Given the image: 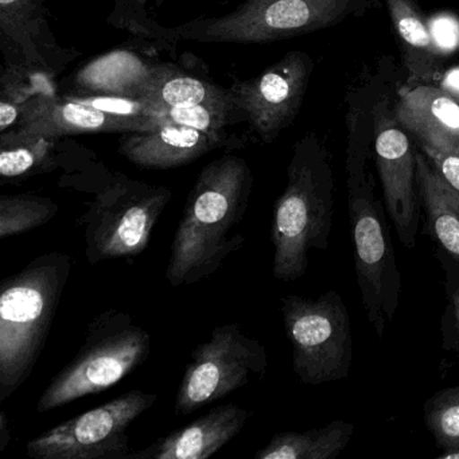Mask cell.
Instances as JSON below:
<instances>
[{"label":"cell","mask_w":459,"mask_h":459,"mask_svg":"<svg viewBox=\"0 0 459 459\" xmlns=\"http://www.w3.org/2000/svg\"><path fill=\"white\" fill-rule=\"evenodd\" d=\"M403 84L400 71L391 56H383L373 65L365 66L346 93V173L348 190L359 186L369 171L373 155L375 107L381 96L394 85Z\"/></svg>","instance_id":"15"},{"label":"cell","mask_w":459,"mask_h":459,"mask_svg":"<svg viewBox=\"0 0 459 459\" xmlns=\"http://www.w3.org/2000/svg\"><path fill=\"white\" fill-rule=\"evenodd\" d=\"M152 345V335L130 314L103 311L88 325L76 356L42 392L37 411L48 412L111 388L149 359Z\"/></svg>","instance_id":"6"},{"label":"cell","mask_w":459,"mask_h":459,"mask_svg":"<svg viewBox=\"0 0 459 459\" xmlns=\"http://www.w3.org/2000/svg\"><path fill=\"white\" fill-rule=\"evenodd\" d=\"M254 173L244 158L227 152L198 174L171 243L166 279L171 287L211 278L240 251L238 227L249 205Z\"/></svg>","instance_id":"1"},{"label":"cell","mask_w":459,"mask_h":459,"mask_svg":"<svg viewBox=\"0 0 459 459\" xmlns=\"http://www.w3.org/2000/svg\"><path fill=\"white\" fill-rule=\"evenodd\" d=\"M56 74L4 65L0 77V134L20 125L23 108L41 95L57 93Z\"/></svg>","instance_id":"25"},{"label":"cell","mask_w":459,"mask_h":459,"mask_svg":"<svg viewBox=\"0 0 459 459\" xmlns=\"http://www.w3.org/2000/svg\"><path fill=\"white\" fill-rule=\"evenodd\" d=\"M60 184L92 195L88 211L77 220L84 230L85 256L91 265L141 255L173 200L170 187L130 178L91 160L61 177Z\"/></svg>","instance_id":"2"},{"label":"cell","mask_w":459,"mask_h":459,"mask_svg":"<svg viewBox=\"0 0 459 459\" xmlns=\"http://www.w3.org/2000/svg\"><path fill=\"white\" fill-rule=\"evenodd\" d=\"M453 307H454V316H455L456 325H458L459 329V291H456L453 297Z\"/></svg>","instance_id":"34"},{"label":"cell","mask_w":459,"mask_h":459,"mask_svg":"<svg viewBox=\"0 0 459 459\" xmlns=\"http://www.w3.org/2000/svg\"><path fill=\"white\" fill-rule=\"evenodd\" d=\"M348 192L357 283L369 324L381 338L399 302V271L372 174Z\"/></svg>","instance_id":"9"},{"label":"cell","mask_w":459,"mask_h":459,"mask_svg":"<svg viewBox=\"0 0 459 459\" xmlns=\"http://www.w3.org/2000/svg\"><path fill=\"white\" fill-rule=\"evenodd\" d=\"M0 48L4 65L57 76L77 57L56 41L48 22L47 0H0Z\"/></svg>","instance_id":"13"},{"label":"cell","mask_w":459,"mask_h":459,"mask_svg":"<svg viewBox=\"0 0 459 459\" xmlns=\"http://www.w3.org/2000/svg\"><path fill=\"white\" fill-rule=\"evenodd\" d=\"M394 111L419 146L459 152V101L440 85L399 88Z\"/></svg>","instance_id":"17"},{"label":"cell","mask_w":459,"mask_h":459,"mask_svg":"<svg viewBox=\"0 0 459 459\" xmlns=\"http://www.w3.org/2000/svg\"><path fill=\"white\" fill-rule=\"evenodd\" d=\"M353 431V424L334 420L307 431L281 432L255 459H333L351 442Z\"/></svg>","instance_id":"24"},{"label":"cell","mask_w":459,"mask_h":459,"mask_svg":"<svg viewBox=\"0 0 459 459\" xmlns=\"http://www.w3.org/2000/svg\"><path fill=\"white\" fill-rule=\"evenodd\" d=\"M439 459H459V448L455 450H443L440 455H437Z\"/></svg>","instance_id":"33"},{"label":"cell","mask_w":459,"mask_h":459,"mask_svg":"<svg viewBox=\"0 0 459 459\" xmlns=\"http://www.w3.org/2000/svg\"><path fill=\"white\" fill-rule=\"evenodd\" d=\"M152 56L117 49L95 58L72 77L71 96H115L138 100L155 66Z\"/></svg>","instance_id":"21"},{"label":"cell","mask_w":459,"mask_h":459,"mask_svg":"<svg viewBox=\"0 0 459 459\" xmlns=\"http://www.w3.org/2000/svg\"><path fill=\"white\" fill-rule=\"evenodd\" d=\"M426 421L443 450L459 448V386L445 389L427 403Z\"/></svg>","instance_id":"29"},{"label":"cell","mask_w":459,"mask_h":459,"mask_svg":"<svg viewBox=\"0 0 459 459\" xmlns=\"http://www.w3.org/2000/svg\"><path fill=\"white\" fill-rule=\"evenodd\" d=\"M244 143V139L227 133L209 134L168 123L152 131L123 134L119 152L139 168L168 170L189 165L214 150L241 149Z\"/></svg>","instance_id":"16"},{"label":"cell","mask_w":459,"mask_h":459,"mask_svg":"<svg viewBox=\"0 0 459 459\" xmlns=\"http://www.w3.org/2000/svg\"><path fill=\"white\" fill-rule=\"evenodd\" d=\"M12 440V432L9 429V419H7L6 412L0 410V453H4Z\"/></svg>","instance_id":"32"},{"label":"cell","mask_w":459,"mask_h":459,"mask_svg":"<svg viewBox=\"0 0 459 459\" xmlns=\"http://www.w3.org/2000/svg\"><path fill=\"white\" fill-rule=\"evenodd\" d=\"M402 84L386 91L375 107L373 158L383 187L384 204L402 244L415 246L419 225L416 150L397 120L394 104Z\"/></svg>","instance_id":"11"},{"label":"cell","mask_w":459,"mask_h":459,"mask_svg":"<svg viewBox=\"0 0 459 459\" xmlns=\"http://www.w3.org/2000/svg\"><path fill=\"white\" fill-rule=\"evenodd\" d=\"M249 412L236 404L212 408L189 426L182 427L157 440L127 459H206L221 450L240 434Z\"/></svg>","instance_id":"18"},{"label":"cell","mask_w":459,"mask_h":459,"mask_svg":"<svg viewBox=\"0 0 459 459\" xmlns=\"http://www.w3.org/2000/svg\"><path fill=\"white\" fill-rule=\"evenodd\" d=\"M405 71L402 90L437 84L443 74L440 53L416 0H384Z\"/></svg>","instance_id":"20"},{"label":"cell","mask_w":459,"mask_h":459,"mask_svg":"<svg viewBox=\"0 0 459 459\" xmlns=\"http://www.w3.org/2000/svg\"><path fill=\"white\" fill-rule=\"evenodd\" d=\"M313 72L311 56L292 50L259 76H232L233 103L247 115L249 127L263 143H273L297 119Z\"/></svg>","instance_id":"12"},{"label":"cell","mask_w":459,"mask_h":459,"mask_svg":"<svg viewBox=\"0 0 459 459\" xmlns=\"http://www.w3.org/2000/svg\"><path fill=\"white\" fill-rule=\"evenodd\" d=\"M416 177L429 230L459 264V195L437 174L421 150L416 152Z\"/></svg>","instance_id":"23"},{"label":"cell","mask_w":459,"mask_h":459,"mask_svg":"<svg viewBox=\"0 0 459 459\" xmlns=\"http://www.w3.org/2000/svg\"><path fill=\"white\" fill-rule=\"evenodd\" d=\"M166 122L186 126L209 134H224L230 126L248 122V117L232 101L197 104L163 111Z\"/></svg>","instance_id":"28"},{"label":"cell","mask_w":459,"mask_h":459,"mask_svg":"<svg viewBox=\"0 0 459 459\" xmlns=\"http://www.w3.org/2000/svg\"><path fill=\"white\" fill-rule=\"evenodd\" d=\"M163 2L165 0H112L114 6L107 21L115 29L133 34L143 44L177 57L179 41L170 28L160 25L150 15L152 10L160 9Z\"/></svg>","instance_id":"26"},{"label":"cell","mask_w":459,"mask_h":459,"mask_svg":"<svg viewBox=\"0 0 459 459\" xmlns=\"http://www.w3.org/2000/svg\"><path fill=\"white\" fill-rule=\"evenodd\" d=\"M437 85L447 91L453 98L459 101V68H453L450 71L443 72L442 77Z\"/></svg>","instance_id":"31"},{"label":"cell","mask_w":459,"mask_h":459,"mask_svg":"<svg viewBox=\"0 0 459 459\" xmlns=\"http://www.w3.org/2000/svg\"><path fill=\"white\" fill-rule=\"evenodd\" d=\"M168 125L163 119L125 117L82 103L71 96L41 95L26 104L17 130L63 139L82 134H128Z\"/></svg>","instance_id":"14"},{"label":"cell","mask_w":459,"mask_h":459,"mask_svg":"<svg viewBox=\"0 0 459 459\" xmlns=\"http://www.w3.org/2000/svg\"><path fill=\"white\" fill-rule=\"evenodd\" d=\"M65 146L61 139L13 128L0 134V177L2 182L25 179L64 169L65 174L91 160L88 150Z\"/></svg>","instance_id":"19"},{"label":"cell","mask_w":459,"mask_h":459,"mask_svg":"<svg viewBox=\"0 0 459 459\" xmlns=\"http://www.w3.org/2000/svg\"><path fill=\"white\" fill-rule=\"evenodd\" d=\"M267 351L238 324L214 327L190 356L177 391L174 412L186 416L248 385L267 370Z\"/></svg>","instance_id":"8"},{"label":"cell","mask_w":459,"mask_h":459,"mask_svg":"<svg viewBox=\"0 0 459 459\" xmlns=\"http://www.w3.org/2000/svg\"><path fill=\"white\" fill-rule=\"evenodd\" d=\"M71 271L68 254L50 252L0 283V403L33 373Z\"/></svg>","instance_id":"4"},{"label":"cell","mask_w":459,"mask_h":459,"mask_svg":"<svg viewBox=\"0 0 459 459\" xmlns=\"http://www.w3.org/2000/svg\"><path fill=\"white\" fill-rule=\"evenodd\" d=\"M281 310L299 380L321 385L348 377L353 345L342 298L335 291L318 298L289 295L281 299Z\"/></svg>","instance_id":"7"},{"label":"cell","mask_w":459,"mask_h":459,"mask_svg":"<svg viewBox=\"0 0 459 459\" xmlns=\"http://www.w3.org/2000/svg\"><path fill=\"white\" fill-rule=\"evenodd\" d=\"M334 206L332 157L316 134L295 143L287 185L273 206V278L292 281L307 270L311 251H326Z\"/></svg>","instance_id":"3"},{"label":"cell","mask_w":459,"mask_h":459,"mask_svg":"<svg viewBox=\"0 0 459 459\" xmlns=\"http://www.w3.org/2000/svg\"><path fill=\"white\" fill-rule=\"evenodd\" d=\"M375 9L378 0H240L227 14L170 29L177 41L262 45L333 28Z\"/></svg>","instance_id":"5"},{"label":"cell","mask_w":459,"mask_h":459,"mask_svg":"<svg viewBox=\"0 0 459 459\" xmlns=\"http://www.w3.org/2000/svg\"><path fill=\"white\" fill-rule=\"evenodd\" d=\"M163 115V111L197 104L232 101L230 88L214 84L206 77L189 74L176 64H158L138 98Z\"/></svg>","instance_id":"22"},{"label":"cell","mask_w":459,"mask_h":459,"mask_svg":"<svg viewBox=\"0 0 459 459\" xmlns=\"http://www.w3.org/2000/svg\"><path fill=\"white\" fill-rule=\"evenodd\" d=\"M435 170L459 195V152L420 147Z\"/></svg>","instance_id":"30"},{"label":"cell","mask_w":459,"mask_h":459,"mask_svg":"<svg viewBox=\"0 0 459 459\" xmlns=\"http://www.w3.org/2000/svg\"><path fill=\"white\" fill-rule=\"evenodd\" d=\"M58 211V204L44 195H0V238L4 240L44 227L57 216Z\"/></svg>","instance_id":"27"},{"label":"cell","mask_w":459,"mask_h":459,"mask_svg":"<svg viewBox=\"0 0 459 459\" xmlns=\"http://www.w3.org/2000/svg\"><path fill=\"white\" fill-rule=\"evenodd\" d=\"M155 400L157 394L134 389L42 432L26 453L33 459H127V429Z\"/></svg>","instance_id":"10"}]
</instances>
